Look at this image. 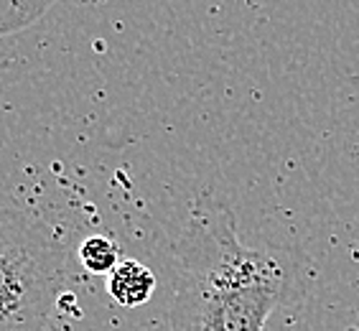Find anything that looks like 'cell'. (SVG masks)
Segmentation results:
<instances>
[{"label": "cell", "instance_id": "6da1fadb", "mask_svg": "<svg viewBox=\"0 0 359 331\" xmlns=\"http://www.w3.org/2000/svg\"><path fill=\"white\" fill-rule=\"evenodd\" d=\"M285 273L237 237L235 214L212 199L194 204L173 273V331H263L280 304Z\"/></svg>", "mask_w": 359, "mask_h": 331}, {"label": "cell", "instance_id": "7a4b0ae2", "mask_svg": "<svg viewBox=\"0 0 359 331\" xmlns=\"http://www.w3.org/2000/svg\"><path fill=\"white\" fill-rule=\"evenodd\" d=\"M67 281L59 237L18 209L0 207V331H43Z\"/></svg>", "mask_w": 359, "mask_h": 331}, {"label": "cell", "instance_id": "3957f363", "mask_svg": "<svg viewBox=\"0 0 359 331\" xmlns=\"http://www.w3.org/2000/svg\"><path fill=\"white\" fill-rule=\"evenodd\" d=\"M107 290L115 304L125 306V309H138L143 306L156 290V276L148 265L140 260H120L115 270L107 278Z\"/></svg>", "mask_w": 359, "mask_h": 331}, {"label": "cell", "instance_id": "277c9868", "mask_svg": "<svg viewBox=\"0 0 359 331\" xmlns=\"http://www.w3.org/2000/svg\"><path fill=\"white\" fill-rule=\"evenodd\" d=\"M56 0H0V39L34 26Z\"/></svg>", "mask_w": 359, "mask_h": 331}, {"label": "cell", "instance_id": "5b68a950", "mask_svg": "<svg viewBox=\"0 0 359 331\" xmlns=\"http://www.w3.org/2000/svg\"><path fill=\"white\" fill-rule=\"evenodd\" d=\"M79 262L92 276H110L120 262V250L110 237L92 235L79 245Z\"/></svg>", "mask_w": 359, "mask_h": 331}, {"label": "cell", "instance_id": "8992f818", "mask_svg": "<svg viewBox=\"0 0 359 331\" xmlns=\"http://www.w3.org/2000/svg\"><path fill=\"white\" fill-rule=\"evenodd\" d=\"M352 331H359V329H352Z\"/></svg>", "mask_w": 359, "mask_h": 331}]
</instances>
